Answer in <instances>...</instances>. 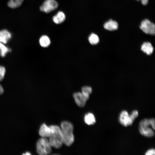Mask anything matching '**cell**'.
Returning a JSON list of instances; mask_svg holds the SVG:
<instances>
[{
    "label": "cell",
    "mask_w": 155,
    "mask_h": 155,
    "mask_svg": "<svg viewBox=\"0 0 155 155\" xmlns=\"http://www.w3.org/2000/svg\"><path fill=\"white\" fill-rule=\"evenodd\" d=\"M60 128L63 144L67 146H71L73 143L74 139L72 124L68 121H63L61 123Z\"/></svg>",
    "instance_id": "1"
},
{
    "label": "cell",
    "mask_w": 155,
    "mask_h": 155,
    "mask_svg": "<svg viewBox=\"0 0 155 155\" xmlns=\"http://www.w3.org/2000/svg\"><path fill=\"white\" fill-rule=\"evenodd\" d=\"M49 127L51 134L49 137V142L52 147L57 149L59 148L63 144L61 128L56 125H51Z\"/></svg>",
    "instance_id": "2"
},
{
    "label": "cell",
    "mask_w": 155,
    "mask_h": 155,
    "mask_svg": "<svg viewBox=\"0 0 155 155\" xmlns=\"http://www.w3.org/2000/svg\"><path fill=\"white\" fill-rule=\"evenodd\" d=\"M155 122L154 118L144 119L142 120L140 124L139 131L143 135L148 137H153L154 133Z\"/></svg>",
    "instance_id": "3"
},
{
    "label": "cell",
    "mask_w": 155,
    "mask_h": 155,
    "mask_svg": "<svg viewBox=\"0 0 155 155\" xmlns=\"http://www.w3.org/2000/svg\"><path fill=\"white\" fill-rule=\"evenodd\" d=\"M138 113L137 110L133 111L130 115L125 111H122L120 114L119 121L125 127L131 125L135 119L138 117Z\"/></svg>",
    "instance_id": "4"
},
{
    "label": "cell",
    "mask_w": 155,
    "mask_h": 155,
    "mask_svg": "<svg viewBox=\"0 0 155 155\" xmlns=\"http://www.w3.org/2000/svg\"><path fill=\"white\" fill-rule=\"evenodd\" d=\"M36 147L37 152L39 155H46L51 152L52 146L47 138L42 137L39 139Z\"/></svg>",
    "instance_id": "5"
},
{
    "label": "cell",
    "mask_w": 155,
    "mask_h": 155,
    "mask_svg": "<svg viewBox=\"0 0 155 155\" xmlns=\"http://www.w3.org/2000/svg\"><path fill=\"white\" fill-rule=\"evenodd\" d=\"M140 27L146 34L150 35L155 34V25L148 19H145L142 22Z\"/></svg>",
    "instance_id": "6"
},
{
    "label": "cell",
    "mask_w": 155,
    "mask_h": 155,
    "mask_svg": "<svg viewBox=\"0 0 155 155\" xmlns=\"http://www.w3.org/2000/svg\"><path fill=\"white\" fill-rule=\"evenodd\" d=\"M57 2L55 0H46L40 7L41 11L46 13L55 10L58 6Z\"/></svg>",
    "instance_id": "7"
},
{
    "label": "cell",
    "mask_w": 155,
    "mask_h": 155,
    "mask_svg": "<svg viewBox=\"0 0 155 155\" xmlns=\"http://www.w3.org/2000/svg\"><path fill=\"white\" fill-rule=\"evenodd\" d=\"M89 96L82 92L75 93L73 94V96L76 104L78 106L80 107H83L85 106L87 101L89 99Z\"/></svg>",
    "instance_id": "8"
},
{
    "label": "cell",
    "mask_w": 155,
    "mask_h": 155,
    "mask_svg": "<svg viewBox=\"0 0 155 155\" xmlns=\"http://www.w3.org/2000/svg\"><path fill=\"white\" fill-rule=\"evenodd\" d=\"M40 136L43 137H49L51 134V129L49 126L43 123L40 126L39 131Z\"/></svg>",
    "instance_id": "9"
},
{
    "label": "cell",
    "mask_w": 155,
    "mask_h": 155,
    "mask_svg": "<svg viewBox=\"0 0 155 155\" xmlns=\"http://www.w3.org/2000/svg\"><path fill=\"white\" fill-rule=\"evenodd\" d=\"M11 33L5 29L0 30V42L4 44H6L11 38Z\"/></svg>",
    "instance_id": "10"
},
{
    "label": "cell",
    "mask_w": 155,
    "mask_h": 155,
    "mask_svg": "<svg viewBox=\"0 0 155 155\" xmlns=\"http://www.w3.org/2000/svg\"><path fill=\"white\" fill-rule=\"evenodd\" d=\"M118 27L117 22L112 19H110L106 22L104 25V27L105 29L111 31L117 30Z\"/></svg>",
    "instance_id": "11"
},
{
    "label": "cell",
    "mask_w": 155,
    "mask_h": 155,
    "mask_svg": "<svg viewBox=\"0 0 155 155\" xmlns=\"http://www.w3.org/2000/svg\"><path fill=\"white\" fill-rule=\"evenodd\" d=\"M141 49L143 52L148 55L151 54L154 50L152 45L148 42H144L141 46Z\"/></svg>",
    "instance_id": "12"
},
{
    "label": "cell",
    "mask_w": 155,
    "mask_h": 155,
    "mask_svg": "<svg viewBox=\"0 0 155 155\" xmlns=\"http://www.w3.org/2000/svg\"><path fill=\"white\" fill-rule=\"evenodd\" d=\"M65 19V16L64 13L63 12L60 11L53 17V20L55 23L59 24L63 22Z\"/></svg>",
    "instance_id": "13"
},
{
    "label": "cell",
    "mask_w": 155,
    "mask_h": 155,
    "mask_svg": "<svg viewBox=\"0 0 155 155\" xmlns=\"http://www.w3.org/2000/svg\"><path fill=\"white\" fill-rule=\"evenodd\" d=\"M85 123L88 125H93L96 123L95 117L91 113H88L85 115L84 117Z\"/></svg>",
    "instance_id": "14"
},
{
    "label": "cell",
    "mask_w": 155,
    "mask_h": 155,
    "mask_svg": "<svg viewBox=\"0 0 155 155\" xmlns=\"http://www.w3.org/2000/svg\"><path fill=\"white\" fill-rule=\"evenodd\" d=\"M39 42L41 46L44 47H48L51 43L49 38L46 35L41 36L40 38Z\"/></svg>",
    "instance_id": "15"
},
{
    "label": "cell",
    "mask_w": 155,
    "mask_h": 155,
    "mask_svg": "<svg viewBox=\"0 0 155 155\" xmlns=\"http://www.w3.org/2000/svg\"><path fill=\"white\" fill-rule=\"evenodd\" d=\"M24 0H9L7 3L8 6L10 8L15 9L20 6Z\"/></svg>",
    "instance_id": "16"
},
{
    "label": "cell",
    "mask_w": 155,
    "mask_h": 155,
    "mask_svg": "<svg viewBox=\"0 0 155 155\" xmlns=\"http://www.w3.org/2000/svg\"><path fill=\"white\" fill-rule=\"evenodd\" d=\"M88 40L90 43L92 45H96L99 42V39L96 34L92 33L89 37Z\"/></svg>",
    "instance_id": "17"
},
{
    "label": "cell",
    "mask_w": 155,
    "mask_h": 155,
    "mask_svg": "<svg viewBox=\"0 0 155 155\" xmlns=\"http://www.w3.org/2000/svg\"><path fill=\"white\" fill-rule=\"evenodd\" d=\"M10 50L5 46L4 44L0 42V55L2 57L5 56L6 55Z\"/></svg>",
    "instance_id": "18"
},
{
    "label": "cell",
    "mask_w": 155,
    "mask_h": 155,
    "mask_svg": "<svg viewBox=\"0 0 155 155\" xmlns=\"http://www.w3.org/2000/svg\"><path fill=\"white\" fill-rule=\"evenodd\" d=\"M82 92L85 94L89 95L91 94L92 92V88L90 86H84L82 89Z\"/></svg>",
    "instance_id": "19"
},
{
    "label": "cell",
    "mask_w": 155,
    "mask_h": 155,
    "mask_svg": "<svg viewBox=\"0 0 155 155\" xmlns=\"http://www.w3.org/2000/svg\"><path fill=\"white\" fill-rule=\"evenodd\" d=\"M5 71V69L4 67L0 65V82L2 81L3 79Z\"/></svg>",
    "instance_id": "20"
},
{
    "label": "cell",
    "mask_w": 155,
    "mask_h": 155,
    "mask_svg": "<svg viewBox=\"0 0 155 155\" xmlns=\"http://www.w3.org/2000/svg\"><path fill=\"white\" fill-rule=\"evenodd\" d=\"M146 155H154L155 154V150L154 149H151L148 150L146 153Z\"/></svg>",
    "instance_id": "21"
},
{
    "label": "cell",
    "mask_w": 155,
    "mask_h": 155,
    "mask_svg": "<svg viewBox=\"0 0 155 155\" xmlns=\"http://www.w3.org/2000/svg\"><path fill=\"white\" fill-rule=\"evenodd\" d=\"M137 1L140 0L142 3L144 5H147L148 2V0H137Z\"/></svg>",
    "instance_id": "22"
},
{
    "label": "cell",
    "mask_w": 155,
    "mask_h": 155,
    "mask_svg": "<svg viewBox=\"0 0 155 155\" xmlns=\"http://www.w3.org/2000/svg\"><path fill=\"white\" fill-rule=\"evenodd\" d=\"M4 92L3 89L1 85L0 84V95L2 94Z\"/></svg>",
    "instance_id": "23"
},
{
    "label": "cell",
    "mask_w": 155,
    "mask_h": 155,
    "mask_svg": "<svg viewBox=\"0 0 155 155\" xmlns=\"http://www.w3.org/2000/svg\"><path fill=\"white\" fill-rule=\"evenodd\" d=\"M31 154L29 152H26L25 153V154H23L24 155H31Z\"/></svg>",
    "instance_id": "24"
}]
</instances>
